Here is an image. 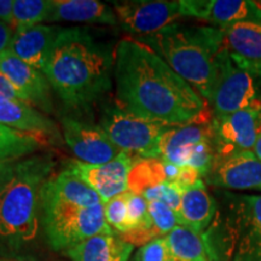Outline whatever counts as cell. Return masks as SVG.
<instances>
[{"mask_svg": "<svg viewBox=\"0 0 261 261\" xmlns=\"http://www.w3.org/2000/svg\"><path fill=\"white\" fill-rule=\"evenodd\" d=\"M201 177L202 175L196 169L188 167V166H182V167H180V172H179L177 180L173 182V184H175L181 191H184L189 188L194 187L196 182L200 181Z\"/></svg>", "mask_w": 261, "mask_h": 261, "instance_id": "e575fe53", "label": "cell"}, {"mask_svg": "<svg viewBox=\"0 0 261 261\" xmlns=\"http://www.w3.org/2000/svg\"><path fill=\"white\" fill-rule=\"evenodd\" d=\"M261 133V109L247 108L212 120V143L217 159L238 151H253Z\"/></svg>", "mask_w": 261, "mask_h": 261, "instance_id": "ba28073f", "label": "cell"}, {"mask_svg": "<svg viewBox=\"0 0 261 261\" xmlns=\"http://www.w3.org/2000/svg\"><path fill=\"white\" fill-rule=\"evenodd\" d=\"M233 261H261V232L249 230L238 247Z\"/></svg>", "mask_w": 261, "mask_h": 261, "instance_id": "1f68e13d", "label": "cell"}, {"mask_svg": "<svg viewBox=\"0 0 261 261\" xmlns=\"http://www.w3.org/2000/svg\"><path fill=\"white\" fill-rule=\"evenodd\" d=\"M61 123L65 143L81 162L104 165L122 152L99 125H93L73 116L62 117Z\"/></svg>", "mask_w": 261, "mask_h": 261, "instance_id": "30bf717a", "label": "cell"}, {"mask_svg": "<svg viewBox=\"0 0 261 261\" xmlns=\"http://www.w3.org/2000/svg\"><path fill=\"white\" fill-rule=\"evenodd\" d=\"M260 4H261V3H260Z\"/></svg>", "mask_w": 261, "mask_h": 261, "instance_id": "7bdbcfd3", "label": "cell"}, {"mask_svg": "<svg viewBox=\"0 0 261 261\" xmlns=\"http://www.w3.org/2000/svg\"><path fill=\"white\" fill-rule=\"evenodd\" d=\"M14 32L15 31L12 29L11 25L0 21V54L9 48L10 41L14 37Z\"/></svg>", "mask_w": 261, "mask_h": 261, "instance_id": "74e56055", "label": "cell"}, {"mask_svg": "<svg viewBox=\"0 0 261 261\" xmlns=\"http://www.w3.org/2000/svg\"><path fill=\"white\" fill-rule=\"evenodd\" d=\"M223 47L238 65L261 77V23L242 22L221 28Z\"/></svg>", "mask_w": 261, "mask_h": 261, "instance_id": "e0dca14e", "label": "cell"}, {"mask_svg": "<svg viewBox=\"0 0 261 261\" xmlns=\"http://www.w3.org/2000/svg\"><path fill=\"white\" fill-rule=\"evenodd\" d=\"M42 210L50 208H90L104 203L100 196L70 169L47 179L40 190Z\"/></svg>", "mask_w": 261, "mask_h": 261, "instance_id": "4fadbf2b", "label": "cell"}, {"mask_svg": "<svg viewBox=\"0 0 261 261\" xmlns=\"http://www.w3.org/2000/svg\"><path fill=\"white\" fill-rule=\"evenodd\" d=\"M12 0H0V21L10 24L12 15Z\"/></svg>", "mask_w": 261, "mask_h": 261, "instance_id": "f35d334b", "label": "cell"}, {"mask_svg": "<svg viewBox=\"0 0 261 261\" xmlns=\"http://www.w3.org/2000/svg\"><path fill=\"white\" fill-rule=\"evenodd\" d=\"M0 123L42 137L48 143L60 140V129L56 123L23 100L0 96Z\"/></svg>", "mask_w": 261, "mask_h": 261, "instance_id": "d6986e66", "label": "cell"}, {"mask_svg": "<svg viewBox=\"0 0 261 261\" xmlns=\"http://www.w3.org/2000/svg\"><path fill=\"white\" fill-rule=\"evenodd\" d=\"M140 261H173L166 237L156 238L142 247Z\"/></svg>", "mask_w": 261, "mask_h": 261, "instance_id": "836d02e7", "label": "cell"}, {"mask_svg": "<svg viewBox=\"0 0 261 261\" xmlns=\"http://www.w3.org/2000/svg\"><path fill=\"white\" fill-rule=\"evenodd\" d=\"M166 182L165 162L160 159H137L128 173V191L144 195L150 189Z\"/></svg>", "mask_w": 261, "mask_h": 261, "instance_id": "d4e9b609", "label": "cell"}, {"mask_svg": "<svg viewBox=\"0 0 261 261\" xmlns=\"http://www.w3.org/2000/svg\"><path fill=\"white\" fill-rule=\"evenodd\" d=\"M0 261H18L14 259H6V257H0Z\"/></svg>", "mask_w": 261, "mask_h": 261, "instance_id": "b9f144b4", "label": "cell"}, {"mask_svg": "<svg viewBox=\"0 0 261 261\" xmlns=\"http://www.w3.org/2000/svg\"><path fill=\"white\" fill-rule=\"evenodd\" d=\"M223 39L221 28L175 23L139 40L149 45L208 103L213 92L215 62L223 48Z\"/></svg>", "mask_w": 261, "mask_h": 261, "instance_id": "3957f363", "label": "cell"}, {"mask_svg": "<svg viewBox=\"0 0 261 261\" xmlns=\"http://www.w3.org/2000/svg\"><path fill=\"white\" fill-rule=\"evenodd\" d=\"M54 166L50 155L16 163L14 177L0 189V255L15 254L37 238L40 190Z\"/></svg>", "mask_w": 261, "mask_h": 261, "instance_id": "277c9868", "label": "cell"}, {"mask_svg": "<svg viewBox=\"0 0 261 261\" xmlns=\"http://www.w3.org/2000/svg\"><path fill=\"white\" fill-rule=\"evenodd\" d=\"M212 115L213 113L207 109L190 123L168 129L160 139L159 159L179 167L187 166L194 146L203 140H212Z\"/></svg>", "mask_w": 261, "mask_h": 261, "instance_id": "2e32d148", "label": "cell"}, {"mask_svg": "<svg viewBox=\"0 0 261 261\" xmlns=\"http://www.w3.org/2000/svg\"><path fill=\"white\" fill-rule=\"evenodd\" d=\"M15 169L16 165H14V162L0 160V189L11 180L15 174Z\"/></svg>", "mask_w": 261, "mask_h": 261, "instance_id": "d590c367", "label": "cell"}, {"mask_svg": "<svg viewBox=\"0 0 261 261\" xmlns=\"http://www.w3.org/2000/svg\"><path fill=\"white\" fill-rule=\"evenodd\" d=\"M56 25L37 24L15 29L9 48L19 60L44 71L55 41L61 32Z\"/></svg>", "mask_w": 261, "mask_h": 261, "instance_id": "ac0fdd59", "label": "cell"}, {"mask_svg": "<svg viewBox=\"0 0 261 261\" xmlns=\"http://www.w3.org/2000/svg\"><path fill=\"white\" fill-rule=\"evenodd\" d=\"M99 127L122 152L133 159H159L161 137L171 125L137 115L119 103L102 112Z\"/></svg>", "mask_w": 261, "mask_h": 261, "instance_id": "5b68a950", "label": "cell"}, {"mask_svg": "<svg viewBox=\"0 0 261 261\" xmlns=\"http://www.w3.org/2000/svg\"><path fill=\"white\" fill-rule=\"evenodd\" d=\"M133 161L135 159L132 156L121 152L113 161L104 165L73 161L68 169L86 181L106 203L128 191V173Z\"/></svg>", "mask_w": 261, "mask_h": 261, "instance_id": "7c38bea8", "label": "cell"}, {"mask_svg": "<svg viewBox=\"0 0 261 261\" xmlns=\"http://www.w3.org/2000/svg\"><path fill=\"white\" fill-rule=\"evenodd\" d=\"M238 198L243 220L250 228L261 232V196H242Z\"/></svg>", "mask_w": 261, "mask_h": 261, "instance_id": "d6a6232c", "label": "cell"}, {"mask_svg": "<svg viewBox=\"0 0 261 261\" xmlns=\"http://www.w3.org/2000/svg\"><path fill=\"white\" fill-rule=\"evenodd\" d=\"M100 23L115 25L114 8L98 0H51L47 22Z\"/></svg>", "mask_w": 261, "mask_h": 261, "instance_id": "ffe728a7", "label": "cell"}, {"mask_svg": "<svg viewBox=\"0 0 261 261\" xmlns=\"http://www.w3.org/2000/svg\"><path fill=\"white\" fill-rule=\"evenodd\" d=\"M44 227L55 250H68L100 233H114L106 219L104 203L90 208H50L42 210Z\"/></svg>", "mask_w": 261, "mask_h": 261, "instance_id": "8992f818", "label": "cell"}, {"mask_svg": "<svg viewBox=\"0 0 261 261\" xmlns=\"http://www.w3.org/2000/svg\"><path fill=\"white\" fill-rule=\"evenodd\" d=\"M127 213L129 231L154 227L149 214V202L144 196L127 191Z\"/></svg>", "mask_w": 261, "mask_h": 261, "instance_id": "4316f807", "label": "cell"}, {"mask_svg": "<svg viewBox=\"0 0 261 261\" xmlns=\"http://www.w3.org/2000/svg\"><path fill=\"white\" fill-rule=\"evenodd\" d=\"M114 79L120 106L145 117L181 126L208 109V103L145 42L125 37L115 46Z\"/></svg>", "mask_w": 261, "mask_h": 261, "instance_id": "6da1fadb", "label": "cell"}, {"mask_svg": "<svg viewBox=\"0 0 261 261\" xmlns=\"http://www.w3.org/2000/svg\"><path fill=\"white\" fill-rule=\"evenodd\" d=\"M133 248L116 232L100 233L68 249L67 254L73 261H128Z\"/></svg>", "mask_w": 261, "mask_h": 261, "instance_id": "44dd1931", "label": "cell"}, {"mask_svg": "<svg viewBox=\"0 0 261 261\" xmlns=\"http://www.w3.org/2000/svg\"><path fill=\"white\" fill-rule=\"evenodd\" d=\"M217 154L211 139L203 140L194 146L190 156H189L187 166L200 173L201 175H208L213 168Z\"/></svg>", "mask_w": 261, "mask_h": 261, "instance_id": "f546056e", "label": "cell"}, {"mask_svg": "<svg viewBox=\"0 0 261 261\" xmlns=\"http://www.w3.org/2000/svg\"><path fill=\"white\" fill-rule=\"evenodd\" d=\"M0 96L9 98V99H21V96H19L17 91L12 84L8 80V77L4 76L2 73H0Z\"/></svg>", "mask_w": 261, "mask_h": 261, "instance_id": "8d00e7d4", "label": "cell"}, {"mask_svg": "<svg viewBox=\"0 0 261 261\" xmlns=\"http://www.w3.org/2000/svg\"><path fill=\"white\" fill-rule=\"evenodd\" d=\"M181 195L182 191L177 185L173 182H163L159 187L152 188L144 192V197L148 201H160L166 205H168L171 210L178 215L180 219V205H181ZM181 223V220H180Z\"/></svg>", "mask_w": 261, "mask_h": 261, "instance_id": "4dcf8cb0", "label": "cell"}, {"mask_svg": "<svg viewBox=\"0 0 261 261\" xmlns=\"http://www.w3.org/2000/svg\"><path fill=\"white\" fill-rule=\"evenodd\" d=\"M182 14L218 24L219 28L242 22L261 23V4L250 0H181Z\"/></svg>", "mask_w": 261, "mask_h": 261, "instance_id": "5bb4252c", "label": "cell"}, {"mask_svg": "<svg viewBox=\"0 0 261 261\" xmlns=\"http://www.w3.org/2000/svg\"><path fill=\"white\" fill-rule=\"evenodd\" d=\"M50 8L51 0H15L10 25L17 29L47 22Z\"/></svg>", "mask_w": 261, "mask_h": 261, "instance_id": "484cf974", "label": "cell"}, {"mask_svg": "<svg viewBox=\"0 0 261 261\" xmlns=\"http://www.w3.org/2000/svg\"><path fill=\"white\" fill-rule=\"evenodd\" d=\"M114 11L117 21L127 32L140 35L142 38L158 34L169 25L175 24L180 17H184L181 0L115 3Z\"/></svg>", "mask_w": 261, "mask_h": 261, "instance_id": "9c48e42d", "label": "cell"}, {"mask_svg": "<svg viewBox=\"0 0 261 261\" xmlns=\"http://www.w3.org/2000/svg\"><path fill=\"white\" fill-rule=\"evenodd\" d=\"M106 219L114 232L119 234L127 233L129 231L128 213H127V192L116 196L104 203Z\"/></svg>", "mask_w": 261, "mask_h": 261, "instance_id": "83f0119b", "label": "cell"}, {"mask_svg": "<svg viewBox=\"0 0 261 261\" xmlns=\"http://www.w3.org/2000/svg\"><path fill=\"white\" fill-rule=\"evenodd\" d=\"M253 152L256 155V158L261 161V133H259V136H257L255 145H254V149H253Z\"/></svg>", "mask_w": 261, "mask_h": 261, "instance_id": "60d3db41", "label": "cell"}, {"mask_svg": "<svg viewBox=\"0 0 261 261\" xmlns=\"http://www.w3.org/2000/svg\"><path fill=\"white\" fill-rule=\"evenodd\" d=\"M217 75L210 102L214 116L228 115L247 108H259L255 76L238 65L223 47L217 57Z\"/></svg>", "mask_w": 261, "mask_h": 261, "instance_id": "52a82bcc", "label": "cell"}, {"mask_svg": "<svg viewBox=\"0 0 261 261\" xmlns=\"http://www.w3.org/2000/svg\"><path fill=\"white\" fill-rule=\"evenodd\" d=\"M173 261H210L203 240L190 228L178 225L166 236Z\"/></svg>", "mask_w": 261, "mask_h": 261, "instance_id": "cb8c5ba5", "label": "cell"}, {"mask_svg": "<svg viewBox=\"0 0 261 261\" xmlns=\"http://www.w3.org/2000/svg\"><path fill=\"white\" fill-rule=\"evenodd\" d=\"M207 177L215 187L261 191V161L253 151L234 152L226 158L215 159Z\"/></svg>", "mask_w": 261, "mask_h": 261, "instance_id": "9a60e30c", "label": "cell"}, {"mask_svg": "<svg viewBox=\"0 0 261 261\" xmlns=\"http://www.w3.org/2000/svg\"><path fill=\"white\" fill-rule=\"evenodd\" d=\"M0 73L8 77L23 102L37 106L42 112H52L51 85L44 71L19 60L10 50H5L0 54Z\"/></svg>", "mask_w": 261, "mask_h": 261, "instance_id": "8fae6325", "label": "cell"}, {"mask_svg": "<svg viewBox=\"0 0 261 261\" xmlns=\"http://www.w3.org/2000/svg\"><path fill=\"white\" fill-rule=\"evenodd\" d=\"M115 48L86 28H62L50 52L44 74L65 104L85 108L112 87Z\"/></svg>", "mask_w": 261, "mask_h": 261, "instance_id": "7a4b0ae2", "label": "cell"}, {"mask_svg": "<svg viewBox=\"0 0 261 261\" xmlns=\"http://www.w3.org/2000/svg\"><path fill=\"white\" fill-rule=\"evenodd\" d=\"M48 144L42 137L22 132L0 123V160L14 162Z\"/></svg>", "mask_w": 261, "mask_h": 261, "instance_id": "603a6c76", "label": "cell"}, {"mask_svg": "<svg viewBox=\"0 0 261 261\" xmlns=\"http://www.w3.org/2000/svg\"><path fill=\"white\" fill-rule=\"evenodd\" d=\"M180 167L173 163L165 162V173H166V182H174L177 180Z\"/></svg>", "mask_w": 261, "mask_h": 261, "instance_id": "ab89813d", "label": "cell"}, {"mask_svg": "<svg viewBox=\"0 0 261 261\" xmlns=\"http://www.w3.org/2000/svg\"><path fill=\"white\" fill-rule=\"evenodd\" d=\"M217 204L208 194L204 182L200 180L194 187L182 191L180 205V220L196 233H203L213 220Z\"/></svg>", "mask_w": 261, "mask_h": 261, "instance_id": "7402d4cb", "label": "cell"}, {"mask_svg": "<svg viewBox=\"0 0 261 261\" xmlns=\"http://www.w3.org/2000/svg\"><path fill=\"white\" fill-rule=\"evenodd\" d=\"M149 202V214L151 218L152 226L161 237L168 234L174 227L181 225L178 215L173 212L168 205L160 201Z\"/></svg>", "mask_w": 261, "mask_h": 261, "instance_id": "f1b7e54d", "label": "cell"}]
</instances>
